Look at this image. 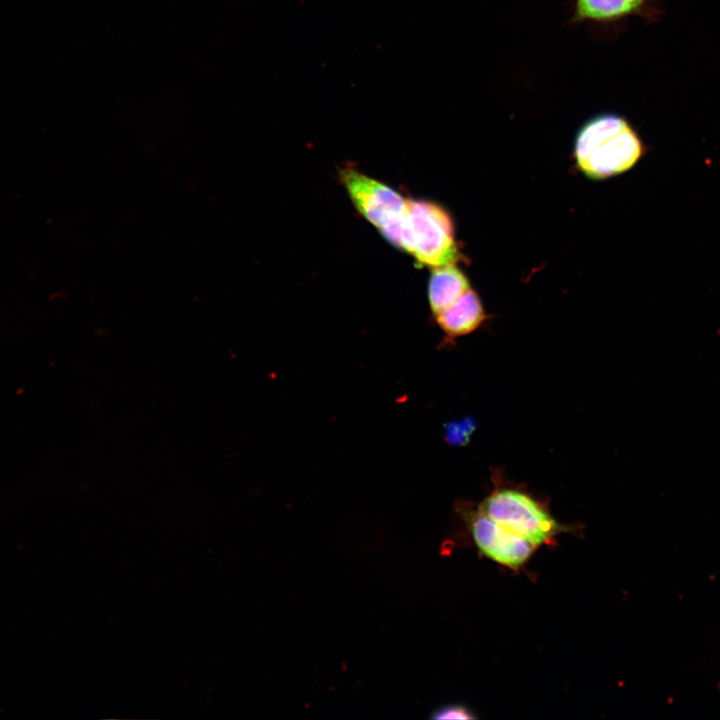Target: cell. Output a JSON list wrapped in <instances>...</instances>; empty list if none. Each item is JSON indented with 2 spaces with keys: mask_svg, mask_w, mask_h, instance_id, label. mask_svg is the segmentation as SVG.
<instances>
[{
  "mask_svg": "<svg viewBox=\"0 0 720 720\" xmlns=\"http://www.w3.org/2000/svg\"><path fill=\"white\" fill-rule=\"evenodd\" d=\"M647 148L626 119L601 114L588 120L577 132L574 159L578 169L592 180H603L632 169Z\"/></svg>",
  "mask_w": 720,
  "mask_h": 720,
  "instance_id": "1",
  "label": "cell"
},
{
  "mask_svg": "<svg viewBox=\"0 0 720 720\" xmlns=\"http://www.w3.org/2000/svg\"><path fill=\"white\" fill-rule=\"evenodd\" d=\"M402 250L412 255L417 264L431 268L457 264L462 258L452 217L446 209L427 200H407Z\"/></svg>",
  "mask_w": 720,
  "mask_h": 720,
  "instance_id": "2",
  "label": "cell"
},
{
  "mask_svg": "<svg viewBox=\"0 0 720 720\" xmlns=\"http://www.w3.org/2000/svg\"><path fill=\"white\" fill-rule=\"evenodd\" d=\"M478 510L510 533L539 546L548 543L566 527L560 524L529 494L518 488L494 489Z\"/></svg>",
  "mask_w": 720,
  "mask_h": 720,
  "instance_id": "3",
  "label": "cell"
},
{
  "mask_svg": "<svg viewBox=\"0 0 720 720\" xmlns=\"http://www.w3.org/2000/svg\"><path fill=\"white\" fill-rule=\"evenodd\" d=\"M339 178L360 214L391 244L402 249L408 199L351 166L342 168Z\"/></svg>",
  "mask_w": 720,
  "mask_h": 720,
  "instance_id": "4",
  "label": "cell"
},
{
  "mask_svg": "<svg viewBox=\"0 0 720 720\" xmlns=\"http://www.w3.org/2000/svg\"><path fill=\"white\" fill-rule=\"evenodd\" d=\"M466 520L479 551L501 565L518 568L535 550L534 545L510 533L478 509L468 511Z\"/></svg>",
  "mask_w": 720,
  "mask_h": 720,
  "instance_id": "5",
  "label": "cell"
},
{
  "mask_svg": "<svg viewBox=\"0 0 720 720\" xmlns=\"http://www.w3.org/2000/svg\"><path fill=\"white\" fill-rule=\"evenodd\" d=\"M447 341L477 330L488 318L476 291L469 288L452 305L433 315Z\"/></svg>",
  "mask_w": 720,
  "mask_h": 720,
  "instance_id": "6",
  "label": "cell"
},
{
  "mask_svg": "<svg viewBox=\"0 0 720 720\" xmlns=\"http://www.w3.org/2000/svg\"><path fill=\"white\" fill-rule=\"evenodd\" d=\"M469 288L468 278L456 264L433 268L428 282V301L432 314L452 305Z\"/></svg>",
  "mask_w": 720,
  "mask_h": 720,
  "instance_id": "7",
  "label": "cell"
},
{
  "mask_svg": "<svg viewBox=\"0 0 720 720\" xmlns=\"http://www.w3.org/2000/svg\"><path fill=\"white\" fill-rule=\"evenodd\" d=\"M643 0H577L576 16L584 20H611L626 16Z\"/></svg>",
  "mask_w": 720,
  "mask_h": 720,
  "instance_id": "8",
  "label": "cell"
},
{
  "mask_svg": "<svg viewBox=\"0 0 720 720\" xmlns=\"http://www.w3.org/2000/svg\"><path fill=\"white\" fill-rule=\"evenodd\" d=\"M433 720L475 719L473 711L464 704L450 703L437 707L429 716Z\"/></svg>",
  "mask_w": 720,
  "mask_h": 720,
  "instance_id": "9",
  "label": "cell"
}]
</instances>
